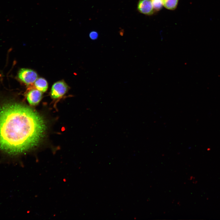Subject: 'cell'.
Here are the masks:
<instances>
[{"label": "cell", "instance_id": "obj_1", "mask_svg": "<svg viewBox=\"0 0 220 220\" xmlns=\"http://www.w3.org/2000/svg\"><path fill=\"white\" fill-rule=\"evenodd\" d=\"M43 118L30 107L16 103L0 107V149L15 155L36 146L46 130Z\"/></svg>", "mask_w": 220, "mask_h": 220}, {"label": "cell", "instance_id": "obj_2", "mask_svg": "<svg viewBox=\"0 0 220 220\" xmlns=\"http://www.w3.org/2000/svg\"><path fill=\"white\" fill-rule=\"evenodd\" d=\"M37 73L33 70L27 68L20 69L17 73V79L21 82L28 86L33 84L38 78Z\"/></svg>", "mask_w": 220, "mask_h": 220}, {"label": "cell", "instance_id": "obj_3", "mask_svg": "<svg viewBox=\"0 0 220 220\" xmlns=\"http://www.w3.org/2000/svg\"><path fill=\"white\" fill-rule=\"evenodd\" d=\"M68 88V86L64 81L61 80L55 82L51 87V97L54 99L61 97L67 93Z\"/></svg>", "mask_w": 220, "mask_h": 220}, {"label": "cell", "instance_id": "obj_4", "mask_svg": "<svg viewBox=\"0 0 220 220\" xmlns=\"http://www.w3.org/2000/svg\"><path fill=\"white\" fill-rule=\"evenodd\" d=\"M137 10L139 13L147 16H151L156 12L154 10L151 0H138Z\"/></svg>", "mask_w": 220, "mask_h": 220}, {"label": "cell", "instance_id": "obj_5", "mask_svg": "<svg viewBox=\"0 0 220 220\" xmlns=\"http://www.w3.org/2000/svg\"><path fill=\"white\" fill-rule=\"evenodd\" d=\"M42 96V92L37 89H32L27 94V100L32 105H38L41 101Z\"/></svg>", "mask_w": 220, "mask_h": 220}, {"label": "cell", "instance_id": "obj_6", "mask_svg": "<svg viewBox=\"0 0 220 220\" xmlns=\"http://www.w3.org/2000/svg\"><path fill=\"white\" fill-rule=\"evenodd\" d=\"M36 88L42 92H46L48 88V83L47 81L42 78H38L34 82Z\"/></svg>", "mask_w": 220, "mask_h": 220}, {"label": "cell", "instance_id": "obj_7", "mask_svg": "<svg viewBox=\"0 0 220 220\" xmlns=\"http://www.w3.org/2000/svg\"><path fill=\"white\" fill-rule=\"evenodd\" d=\"M179 0H163V7L170 10H174L177 8Z\"/></svg>", "mask_w": 220, "mask_h": 220}, {"label": "cell", "instance_id": "obj_8", "mask_svg": "<svg viewBox=\"0 0 220 220\" xmlns=\"http://www.w3.org/2000/svg\"><path fill=\"white\" fill-rule=\"evenodd\" d=\"M153 8L156 12L162 9L163 7V0H151Z\"/></svg>", "mask_w": 220, "mask_h": 220}, {"label": "cell", "instance_id": "obj_9", "mask_svg": "<svg viewBox=\"0 0 220 220\" xmlns=\"http://www.w3.org/2000/svg\"><path fill=\"white\" fill-rule=\"evenodd\" d=\"M89 36L92 40L96 39L98 37V33L95 31H91L89 34Z\"/></svg>", "mask_w": 220, "mask_h": 220}]
</instances>
